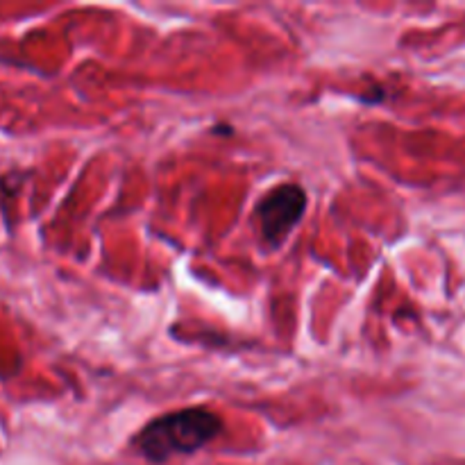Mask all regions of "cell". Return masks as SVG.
Masks as SVG:
<instances>
[{
	"label": "cell",
	"instance_id": "6da1fadb",
	"mask_svg": "<svg viewBox=\"0 0 465 465\" xmlns=\"http://www.w3.org/2000/svg\"><path fill=\"white\" fill-rule=\"evenodd\" d=\"M223 431V418L204 407L182 409L148 422L136 434L134 448L153 463H166L180 454H193L216 440Z\"/></svg>",
	"mask_w": 465,
	"mask_h": 465
},
{
	"label": "cell",
	"instance_id": "7a4b0ae2",
	"mask_svg": "<svg viewBox=\"0 0 465 465\" xmlns=\"http://www.w3.org/2000/svg\"><path fill=\"white\" fill-rule=\"evenodd\" d=\"M307 209V195L298 184H280L263 195L257 207V221L262 236L271 245L284 243Z\"/></svg>",
	"mask_w": 465,
	"mask_h": 465
}]
</instances>
